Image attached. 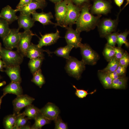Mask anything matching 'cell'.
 Masks as SVG:
<instances>
[{
	"label": "cell",
	"mask_w": 129,
	"mask_h": 129,
	"mask_svg": "<svg viewBox=\"0 0 129 129\" xmlns=\"http://www.w3.org/2000/svg\"><path fill=\"white\" fill-rule=\"evenodd\" d=\"M89 6L87 4L81 7L80 14L75 23L76 25V30L80 33L93 29L99 22L101 15L93 16L89 12Z\"/></svg>",
	"instance_id": "1"
},
{
	"label": "cell",
	"mask_w": 129,
	"mask_h": 129,
	"mask_svg": "<svg viewBox=\"0 0 129 129\" xmlns=\"http://www.w3.org/2000/svg\"><path fill=\"white\" fill-rule=\"evenodd\" d=\"M23 57L17 51L3 48L0 50V57L5 68L20 65L23 62Z\"/></svg>",
	"instance_id": "2"
},
{
	"label": "cell",
	"mask_w": 129,
	"mask_h": 129,
	"mask_svg": "<svg viewBox=\"0 0 129 129\" xmlns=\"http://www.w3.org/2000/svg\"><path fill=\"white\" fill-rule=\"evenodd\" d=\"M85 64L82 60L79 61L73 57L67 59L65 69L68 75L79 80L85 69Z\"/></svg>",
	"instance_id": "3"
},
{
	"label": "cell",
	"mask_w": 129,
	"mask_h": 129,
	"mask_svg": "<svg viewBox=\"0 0 129 129\" xmlns=\"http://www.w3.org/2000/svg\"><path fill=\"white\" fill-rule=\"evenodd\" d=\"M81 10V7L74 5L71 0H68L63 27L66 28L68 26H72L75 24Z\"/></svg>",
	"instance_id": "4"
},
{
	"label": "cell",
	"mask_w": 129,
	"mask_h": 129,
	"mask_svg": "<svg viewBox=\"0 0 129 129\" xmlns=\"http://www.w3.org/2000/svg\"><path fill=\"white\" fill-rule=\"evenodd\" d=\"M80 48L82 57V60L85 64L91 65L96 64L100 58L98 54L87 44L82 43Z\"/></svg>",
	"instance_id": "5"
},
{
	"label": "cell",
	"mask_w": 129,
	"mask_h": 129,
	"mask_svg": "<svg viewBox=\"0 0 129 129\" xmlns=\"http://www.w3.org/2000/svg\"><path fill=\"white\" fill-rule=\"evenodd\" d=\"M34 34L30 30L20 32V37L17 46V51L23 57L26 56L27 51L31 44Z\"/></svg>",
	"instance_id": "6"
},
{
	"label": "cell",
	"mask_w": 129,
	"mask_h": 129,
	"mask_svg": "<svg viewBox=\"0 0 129 129\" xmlns=\"http://www.w3.org/2000/svg\"><path fill=\"white\" fill-rule=\"evenodd\" d=\"M118 21L117 18L114 20L105 18L99 22L97 25L100 36L102 37H105L114 31L117 26Z\"/></svg>",
	"instance_id": "7"
},
{
	"label": "cell",
	"mask_w": 129,
	"mask_h": 129,
	"mask_svg": "<svg viewBox=\"0 0 129 129\" xmlns=\"http://www.w3.org/2000/svg\"><path fill=\"white\" fill-rule=\"evenodd\" d=\"M72 26L66 27L65 38L67 44L72 46L74 48H80L82 43V38L80 37V33L76 30L74 29Z\"/></svg>",
	"instance_id": "8"
},
{
	"label": "cell",
	"mask_w": 129,
	"mask_h": 129,
	"mask_svg": "<svg viewBox=\"0 0 129 129\" xmlns=\"http://www.w3.org/2000/svg\"><path fill=\"white\" fill-rule=\"evenodd\" d=\"M34 100V98L27 95L17 96L12 102L14 113L18 114L22 109L31 104Z\"/></svg>",
	"instance_id": "9"
},
{
	"label": "cell",
	"mask_w": 129,
	"mask_h": 129,
	"mask_svg": "<svg viewBox=\"0 0 129 129\" xmlns=\"http://www.w3.org/2000/svg\"><path fill=\"white\" fill-rule=\"evenodd\" d=\"M20 29H11L8 35L3 40L5 48L12 50L16 48L20 37Z\"/></svg>",
	"instance_id": "10"
},
{
	"label": "cell",
	"mask_w": 129,
	"mask_h": 129,
	"mask_svg": "<svg viewBox=\"0 0 129 129\" xmlns=\"http://www.w3.org/2000/svg\"><path fill=\"white\" fill-rule=\"evenodd\" d=\"M68 0H63L56 3L55 7V16L57 23L63 27L65 18Z\"/></svg>",
	"instance_id": "11"
},
{
	"label": "cell",
	"mask_w": 129,
	"mask_h": 129,
	"mask_svg": "<svg viewBox=\"0 0 129 129\" xmlns=\"http://www.w3.org/2000/svg\"><path fill=\"white\" fill-rule=\"evenodd\" d=\"M111 5L109 2L104 0H95L91 8L93 14L98 15L107 14L111 10Z\"/></svg>",
	"instance_id": "12"
},
{
	"label": "cell",
	"mask_w": 129,
	"mask_h": 129,
	"mask_svg": "<svg viewBox=\"0 0 129 129\" xmlns=\"http://www.w3.org/2000/svg\"><path fill=\"white\" fill-rule=\"evenodd\" d=\"M40 113L44 117L50 120H54L59 116L60 111L58 108L54 104L47 103L40 109Z\"/></svg>",
	"instance_id": "13"
},
{
	"label": "cell",
	"mask_w": 129,
	"mask_h": 129,
	"mask_svg": "<svg viewBox=\"0 0 129 129\" xmlns=\"http://www.w3.org/2000/svg\"><path fill=\"white\" fill-rule=\"evenodd\" d=\"M46 5L45 1H38L32 0L31 2L22 8L16 9L20 14L27 15L31 14L38 9H43Z\"/></svg>",
	"instance_id": "14"
},
{
	"label": "cell",
	"mask_w": 129,
	"mask_h": 129,
	"mask_svg": "<svg viewBox=\"0 0 129 129\" xmlns=\"http://www.w3.org/2000/svg\"><path fill=\"white\" fill-rule=\"evenodd\" d=\"M41 38H39L38 46L42 48L43 46H49L55 43L60 38L59 32L58 29L55 33H48L42 35L41 33Z\"/></svg>",
	"instance_id": "15"
},
{
	"label": "cell",
	"mask_w": 129,
	"mask_h": 129,
	"mask_svg": "<svg viewBox=\"0 0 129 129\" xmlns=\"http://www.w3.org/2000/svg\"><path fill=\"white\" fill-rule=\"evenodd\" d=\"M31 14L32 18L34 22H38L43 26L51 24L55 26H59L57 23H54L51 21V20L54 17L51 12L47 13L43 12L38 13L35 11Z\"/></svg>",
	"instance_id": "16"
},
{
	"label": "cell",
	"mask_w": 129,
	"mask_h": 129,
	"mask_svg": "<svg viewBox=\"0 0 129 129\" xmlns=\"http://www.w3.org/2000/svg\"><path fill=\"white\" fill-rule=\"evenodd\" d=\"M16 9H13L10 6L7 5L3 8L0 13V17L10 24L17 20L18 16L16 15Z\"/></svg>",
	"instance_id": "17"
},
{
	"label": "cell",
	"mask_w": 129,
	"mask_h": 129,
	"mask_svg": "<svg viewBox=\"0 0 129 129\" xmlns=\"http://www.w3.org/2000/svg\"><path fill=\"white\" fill-rule=\"evenodd\" d=\"M44 52L49 54L52 53L49 51L44 50L42 48L39 47L37 45L32 43L27 51L26 56L30 59L38 58H44Z\"/></svg>",
	"instance_id": "18"
},
{
	"label": "cell",
	"mask_w": 129,
	"mask_h": 129,
	"mask_svg": "<svg viewBox=\"0 0 129 129\" xmlns=\"http://www.w3.org/2000/svg\"><path fill=\"white\" fill-rule=\"evenodd\" d=\"M18 28H23L24 31L30 30L34 25L35 22L31 17V14H20L17 20Z\"/></svg>",
	"instance_id": "19"
},
{
	"label": "cell",
	"mask_w": 129,
	"mask_h": 129,
	"mask_svg": "<svg viewBox=\"0 0 129 129\" xmlns=\"http://www.w3.org/2000/svg\"><path fill=\"white\" fill-rule=\"evenodd\" d=\"M5 68L4 71L9 77L11 82L20 83L22 78L20 65L6 67Z\"/></svg>",
	"instance_id": "20"
},
{
	"label": "cell",
	"mask_w": 129,
	"mask_h": 129,
	"mask_svg": "<svg viewBox=\"0 0 129 129\" xmlns=\"http://www.w3.org/2000/svg\"><path fill=\"white\" fill-rule=\"evenodd\" d=\"M3 94H12L17 96L22 94L23 90L20 83L11 82L3 89Z\"/></svg>",
	"instance_id": "21"
},
{
	"label": "cell",
	"mask_w": 129,
	"mask_h": 129,
	"mask_svg": "<svg viewBox=\"0 0 129 129\" xmlns=\"http://www.w3.org/2000/svg\"><path fill=\"white\" fill-rule=\"evenodd\" d=\"M25 108V111L22 113L27 117L28 119H34L40 113V109L32 104Z\"/></svg>",
	"instance_id": "22"
},
{
	"label": "cell",
	"mask_w": 129,
	"mask_h": 129,
	"mask_svg": "<svg viewBox=\"0 0 129 129\" xmlns=\"http://www.w3.org/2000/svg\"><path fill=\"white\" fill-rule=\"evenodd\" d=\"M34 120L35 123L31 127V129H41L44 125L49 124L51 121L44 117L40 113L37 116Z\"/></svg>",
	"instance_id": "23"
},
{
	"label": "cell",
	"mask_w": 129,
	"mask_h": 129,
	"mask_svg": "<svg viewBox=\"0 0 129 129\" xmlns=\"http://www.w3.org/2000/svg\"><path fill=\"white\" fill-rule=\"evenodd\" d=\"M98 75L104 87L106 89L111 88L113 80L108 74L102 72L99 70L98 71Z\"/></svg>",
	"instance_id": "24"
},
{
	"label": "cell",
	"mask_w": 129,
	"mask_h": 129,
	"mask_svg": "<svg viewBox=\"0 0 129 129\" xmlns=\"http://www.w3.org/2000/svg\"><path fill=\"white\" fill-rule=\"evenodd\" d=\"M44 58H38L30 59L28 64L31 72L33 74L40 69Z\"/></svg>",
	"instance_id": "25"
},
{
	"label": "cell",
	"mask_w": 129,
	"mask_h": 129,
	"mask_svg": "<svg viewBox=\"0 0 129 129\" xmlns=\"http://www.w3.org/2000/svg\"><path fill=\"white\" fill-rule=\"evenodd\" d=\"M73 48L72 46L67 44L64 47L58 48L53 53L58 56L67 59L70 58V53Z\"/></svg>",
	"instance_id": "26"
},
{
	"label": "cell",
	"mask_w": 129,
	"mask_h": 129,
	"mask_svg": "<svg viewBox=\"0 0 129 129\" xmlns=\"http://www.w3.org/2000/svg\"><path fill=\"white\" fill-rule=\"evenodd\" d=\"M128 80L125 75L121 76L113 80L111 88L115 89H125Z\"/></svg>",
	"instance_id": "27"
},
{
	"label": "cell",
	"mask_w": 129,
	"mask_h": 129,
	"mask_svg": "<svg viewBox=\"0 0 129 129\" xmlns=\"http://www.w3.org/2000/svg\"><path fill=\"white\" fill-rule=\"evenodd\" d=\"M17 115L15 113L8 115L4 118L3 124L6 129H12L15 125Z\"/></svg>",
	"instance_id": "28"
},
{
	"label": "cell",
	"mask_w": 129,
	"mask_h": 129,
	"mask_svg": "<svg viewBox=\"0 0 129 129\" xmlns=\"http://www.w3.org/2000/svg\"><path fill=\"white\" fill-rule=\"evenodd\" d=\"M9 24L6 20L0 17V37L2 40L8 35L10 31Z\"/></svg>",
	"instance_id": "29"
},
{
	"label": "cell",
	"mask_w": 129,
	"mask_h": 129,
	"mask_svg": "<svg viewBox=\"0 0 129 129\" xmlns=\"http://www.w3.org/2000/svg\"><path fill=\"white\" fill-rule=\"evenodd\" d=\"M33 77L31 81L41 88L45 83L44 77L42 72L41 69L33 74Z\"/></svg>",
	"instance_id": "30"
},
{
	"label": "cell",
	"mask_w": 129,
	"mask_h": 129,
	"mask_svg": "<svg viewBox=\"0 0 129 129\" xmlns=\"http://www.w3.org/2000/svg\"><path fill=\"white\" fill-rule=\"evenodd\" d=\"M115 54L114 47L106 44L103 51V54L107 61L109 62L112 60L114 57Z\"/></svg>",
	"instance_id": "31"
},
{
	"label": "cell",
	"mask_w": 129,
	"mask_h": 129,
	"mask_svg": "<svg viewBox=\"0 0 129 129\" xmlns=\"http://www.w3.org/2000/svg\"><path fill=\"white\" fill-rule=\"evenodd\" d=\"M109 62L107 66L100 70L104 73L109 74L115 71L119 65V61L114 57Z\"/></svg>",
	"instance_id": "32"
},
{
	"label": "cell",
	"mask_w": 129,
	"mask_h": 129,
	"mask_svg": "<svg viewBox=\"0 0 129 129\" xmlns=\"http://www.w3.org/2000/svg\"><path fill=\"white\" fill-rule=\"evenodd\" d=\"M22 113L17 115L15 125L13 129H19L26 124L28 119Z\"/></svg>",
	"instance_id": "33"
},
{
	"label": "cell",
	"mask_w": 129,
	"mask_h": 129,
	"mask_svg": "<svg viewBox=\"0 0 129 129\" xmlns=\"http://www.w3.org/2000/svg\"><path fill=\"white\" fill-rule=\"evenodd\" d=\"M129 34V31L126 30L123 32L118 34L117 36L116 43L118 47H121L122 45L124 44L126 47L129 48V44L127 39Z\"/></svg>",
	"instance_id": "34"
},
{
	"label": "cell",
	"mask_w": 129,
	"mask_h": 129,
	"mask_svg": "<svg viewBox=\"0 0 129 129\" xmlns=\"http://www.w3.org/2000/svg\"><path fill=\"white\" fill-rule=\"evenodd\" d=\"M118 33V32H114L106 36L105 37L107 40V43L111 46H115L117 43V36Z\"/></svg>",
	"instance_id": "35"
},
{
	"label": "cell",
	"mask_w": 129,
	"mask_h": 129,
	"mask_svg": "<svg viewBox=\"0 0 129 129\" xmlns=\"http://www.w3.org/2000/svg\"><path fill=\"white\" fill-rule=\"evenodd\" d=\"M54 121L55 123V129H68L67 124L63 121L59 116Z\"/></svg>",
	"instance_id": "36"
},
{
	"label": "cell",
	"mask_w": 129,
	"mask_h": 129,
	"mask_svg": "<svg viewBox=\"0 0 129 129\" xmlns=\"http://www.w3.org/2000/svg\"><path fill=\"white\" fill-rule=\"evenodd\" d=\"M73 86L76 90L75 92V95L78 98H83L85 97L88 94H93L96 91V90H95L94 91L90 93H88V90L86 91L83 89H78L74 85H73Z\"/></svg>",
	"instance_id": "37"
},
{
	"label": "cell",
	"mask_w": 129,
	"mask_h": 129,
	"mask_svg": "<svg viewBox=\"0 0 129 129\" xmlns=\"http://www.w3.org/2000/svg\"><path fill=\"white\" fill-rule=\"evenodd\" d=\"M129 64V55L126 51L119 60V65L127 68Z\"/></svg>",
	"instance_id": "38"
},
{
	"label": "cell",
	"mask_w": 129,
	"mask_h": 129,
	"mask_svg": "<svg viewBox=\"0 0 129 129\" xmlns=\"http://www.w3.org/2000/svg\"><path fill=\"white\" fill-rule=\"evenodd\" d=\"M115 54L114 58L119 60L123 55L124 51L121 47H114Z\"/></svg>",
	"instance_id": "39"
},
{
	"label": "cell",
	"mask_w": 129,
	"mask_h": 129,
	"mask_svg": "<svg viewBox=\"0 0 129 129\" xmlns=\"http://www.w3.org/2000/svg\"><path fill=\"white\" fill-rule=\"evenodd\" d=\"M127 68L119 65L115 71L121 76L125 75Z\"/></svg>",
	"instance_id": "40"
},
{
	"label": "cell",
	"mask_w": 129,
	"mask_h": 129,
	"mask_svg": "<svg viewBox=\"0 0 129 129\" xmlns=\"http://www.w3.org/2000/svg\"><path fill=\"white\" fill-rule=\"evenodd\" d=\"M32 0H20V1L16 6V9H19L27 4Z\"/></svg>",
	"instance_id": "41"
},
{
	"label": "cell",
	"mask_w": 129,
	"mask_h": 129,
	"mask_svg": "<svg viewBox=\"0 0 129 129\" xmlns=\"http://www.w3.org/2000/svg\"><path fill=\"white\" fill-rule=\"evenodd\" d=\"M112 80L117 79L121 76L118 75L115 71L112 72L108 74Z\"/></svg>",
	"instance_id": "42"
},
{
	"label": "cell",
	"mask_w": 129,
	"mask_h": 129,
	"mask_svg": "<svg viewBox=\"0 0 129 129\" xmlns=\"http://www.w3.org/2000/svg\"><path fill=\"white\" fill-rule=\"evenodd\" d=\"M71 1L77 6L81 5L85 2H87L88 0H71Z\"/></svg>",
	"instance_id": "43"
},
{
	"label": "cell",
	"mask_w": 129,
	"mask_h": 129,
	"mask_svg": "<svg viewBox=\"0 0 129 129\" xmlns=\"http://www.w3.org/2000/svg\"><path fill=\"white\" fill-rule=\"evenodd\" d=\"M1 59L0 57V71L3 72L4 68H5V66L4 62Z\"/></svg>",
	"instance_id": "44"
},
{
	"label": "cell",
	"mask_w": 129,
	"mask_h": 129,
	"mask_svg": "<svg viewBox=\"0 0 129 129\" xmlns=\"http://www.w3.org/2000/svg\"><path fill=\"white\" fill-rule=\"evenodd\" d=\"M114 1L116 4L119 7H120L123 3L124 0H114Z\"/></svg>",
	"instance_id": "45"
},
{
	"label": "cell",
	"mask_w": 129,
	"mask_h": 129,
	"mask_svg": "<svg viewBox=\"0 0 129 129\" xmlns=\"http://www.w3.org/2000/svg\"><path fill=\"white\" fill-rule=\"evenodd\" d=\"M21 129H31L29 125L26 124L22 127Z\"/></svg>",
	"instance_id": "46"
},
{
	"label": "cell",
	"mask_w": 129,
	"mask_h": 129,
	"mask_svg": "<svg viewBox=\"0 0 129 129\" xmlns=\"http://www.w3.org/2000/svg\"><path fill=\"white\" fill-rule=\"evenodd\" d=\"M6 95L5 94H3V95L0 97V109L1 108V105L2 102V99Z\"/></svg>",
	"instance_id": "47"
},
{
	"label": "cell",
	"mask_w": 129,
	"mask_h": 129,
	"mask_svg": "<svg viewBox=\"0 0 129 129\" xmlns=\"http://www.w3.org/2000/svg\"><path fill=\"white\" fill-rule=\"evenodd\" d=\"M50 1L54 3H56L59 2H60L63 0H49Z\"/></svg>",
	"instance_id": "48"
},
{
	"label": "cell",
	"mask_w": 129,
	"mask_h": 129,
	"mask_svg": "<svg viewBox=\"0 0 129 129\" xmlns=\"http://www.w3.org/2000/svg\"><path fill=\"white\" fill-rule=\"evenodd\" d=\"M6 84V82L5 81L0 82V87L5 85Z\"/></svg>",
	"instance_id": "49"
},
{
	"label": "cell",
	"mask_w": 129,
	"mask_h": 129,
	"mask_svg": "<svg viewBox=\"0 0 129 129\" xmlns=\"http://www.w3.org/2000/svg\"><path fill=\"white\" fill-rule=\"evenodd\" d=\"M126 3L125 5L124 6V7L122 10H123L124 8L126 7L129 4V0H126Z\"/></svg>",
	"instance_id": "50"
},
{
	"label": "cell",
	"mask_w": 129,
	"mask_h": 129,
	"mask_svg": "<svg viewBox=\"0 0 129 129\" xmlns=\"http://www.w3.org/2000/svg\"><path fill=\"white\" fill-rule=\"evenodd\" d=\"M36 0L37 1H45V0Z\"/></svg>",
	"instance_id": "51"
},
{
	"label": "cell",
	"mask_w": 129,
	"mask_h": 129,
	"mask_svg": "<svg viewBox=\"0 0 129 129\" xmlns=\"http://www.w3.org/2000/svg\"><path fill=\"white\" fill-rule=\"evenodd\" d=\"M2 45H1V43L0 42V50L2 48Z\"/></svg>",
	"instance_id": "52"
},
{
	"label": "cell",
	"mask_w": 129,
	"mask_h": 129,
	"mask_svg": "<svg viewBox=\"0 0 129 129\" xmlns=\"http://www.w3.org/2000/svg\"><path fill=\"white\" fill-rule=\"evenodd\" d=\"M1 78H2V77L1 76H0V81Z\"/></svg>",
	"instance_id": "53"
},
{
	"label": "cell",
	"mask_w": 129,
	"mask_h": 129,
	"mask_svg": "<svg viewBox=\"0 0 129 129\" xmlns=\"http://www.w3.org/2000/svg\"></svg>",
	"instance_id": "54"
}]
</instances>
